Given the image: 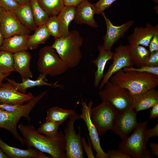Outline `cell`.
<instances>
[{
    "mask_svg": "<svg viewBox=\"0 0 158 158\" xmlns=\"http://www.w3.org/2000/svg\"><path fill=\"white\" fill-rule=\"evenodd\" d=\"M17 126L28 148L33 147L49 154L51 158H67L64 149V135L59 139H52L40 134L32 125L21 123Z\"/></svg>",
    "mask_w": 158,
    "mask_h": 158,
    "instance_id": "cell-1",
    "label": "cell"
},
{
    "mask_svg": "<svg viewBox=\"0 0 158 158\" xmlns=\"http://www.w3.org/2000/svg\"><path fill=\"white\" fill-rule=\"evenodd\" d=\"M110 79L116 86L127 89L131 95L155 88L158 85V75L147 72L125 71L122 69L116 73Z\"/></svg>",
    "mask_w": 158,
    "mask_h": 158,
    "instance_id": "cell-2",
    "label": "cell"
},
{
    "mask_svg": "<svg viewBox=\"0 0 158 158\" xmlns=\"http://www.w3.org/2000/svg\"><path fill=\"white\" fill-rule=\"evenodd\" d=\"M83 39L75 30L70 31L66 37L55 39L51 47L66 63L68 68L76 67L80 63L82 55L80 48Z\"/></svg>",
    "mask_w": 158,
    "mask_h": 158,
    "instance_id": "cell-3",
    "label": "cell"
},
{
    "mask_svg": "<svg viewBox=\"0 0 158 158\" xmlns=\"http://www.w3.org/2000/svg\"><path fill=\"white\" fill-rule=\"evenodd\" d=\"M48 90L43 92L34 97L26 103L25 107L19 110L8 111L0 109V128L11 133L22 145L25 144L23 138L19 134L17 130V124L22 117L30 121V114L38 102L48 92Z\"/></svg>",
    "mask_w": 158,
    "mask_h": 158,
    "instance_id": "cell-4",
    "label": "cell"
},
{
    "mask_svg": "<svg viewBox=\"0 0 158 158\" xmlns=\"http://www.w3.org/2000/svg\"><path fill=\"white\" fill-rule=\"evenodd\" d=\"M147 121L138 123L132 134L122 140L119 149L132 158H150L152 156L146 147L144 134L147 128Z\"/></svg>",
    "mask_w": 158,
    "mask_h": 158,
    "instance_id": "cell-5",
    "label": "cell"
},
{
    "mask_svg": "<svg viewBox=\"0 0 158 158\" xmlns=\"http://www.w3.org/2000/svg\"><path fill=\"white\" fill-rule=\"evenodd\" d=\"M39 54L37 66L40 73L54 77L63 73L68 69L51 46L47 45L42 47Z\"/></svg>",
    "mask_w": 158,
    "mask_h": 158,
    "instance_id": "cell-6",
    "label": "cell"
},
{
    "mask_svg": "<svg viewBox=\"0 0 158 158\" xmlns=\"http://www.w3.org/2000/svg\"><path fill=\"white\" fill-rule=\"evenodd\" d=\"M99 95L102 101L108 103L119 113L131 107V97L126 89L108 81L100 90Z\"/></svg>",
    "mask_w": 158,
    "mask_h": 158,
    "instance_id": "cell-7",
    "label": "cell"
},
{
    "mask_svg": "<svg viewBox=\"0 0 158 158\" xmlns=\"http://www.w3.org/2000/svg\"><path fill=\"white\" fill-rule=\"evenodd\" d=\"M69 120L64 132V149L67 158H83V147L80 127L77 133L74 125L75 121L80 119V115L75 113L69 118Z\"/></svg>",
    "mask_w": 158,
    "mask_h": 158,
    "instance_id": "cell-8",
    "label": "cell"
},
{
    "mask_svg": "<svg viewBox=\"0 0 158 158\" xmlns=\"http://www.w3.org/2000/svg\"><path fill=\"white\" fill-rule=\"evenodd\" d=\"M118 112L110 104L104 102L91 108L90 114L92 121L99 136L111 130Z\"/></svg>",
    "mask_w": 158,
    "mask_h": 158,
    "instance_id": "cell-9",
    "label": "cell"
},
{
    "mask_svg": "<svg viewBox=\"0 0 158 158\" xmlns=\"http://www.w3.org/2000/svg\"><path fill=\"white\" fill-rule=\"evenodd\" d=\"M113 61L104 75L99 86L102 89L109 81L111 77L119 70L126 67L133 66L129 52L128 45H119L115 49L112 59Z\"/></svg>",
    "mask_w": 158,
    "mask_h": 158,
    "instance_id": "cell-10",
    "label": "cell"
},
{
    "mask_svg": "<svg viewBox=\"0 0 158 158\" xmlns=\"http://www.w3.org/2000/svg\"><path fill=\"white\" fill-rule=\"evenodd\" d=\"M81 103L82 107L81 114L80 115V119L83 120L86 124L89 132L90 139L96 153L95 157L108 158L107 154L104 151L101 146L99 136L92 120L90 110L93 102L91 101H90L87 105L86 100L84 101L82 99Z\"/></svg>",
    "mask_w": 158,
    "mask_h": 158,
    "instance_id": "cell-11",
    "label": "cell"
},
{
    "mask_svg": "<svg viewBox=\"0 0 158 158\" xmlns=\"http://www.w3.org/2000/svg\"><path fill=\"white\" fill-rule=\"evenodd\" d=\"M0 29L4 38L17 34L29 35L31 32L23 25L14 12L3 10L0 13Z\"/></svg>",
    "mask_w": 158,
    "mask_h": 158,
    "instance_id": "cell-12",
    "label": "cell"
},
{
    "mask_svg": "<svg viewBox=\"0 0 158 158\" xmlns=\"http://www.w3.org/2000/svg\"><path fill=\"white\" fill-rule=\"evenodd\" d=\"M137 113L132 107L126 110L118 113L111 130L122 140L128 137L137 126L138 123Z\"/></svg>",
    "mask_w": 158,
    "mask_h": 158,
    "instance_id": "cell-13",
    "label": "cell"
},
{
    "mask_svg": "<svg viewBox=\"0 0 158 158\" xmlns=\"http://www.w3.org/2000/svg\"><path fill=\"white\" fill-rule=\"evenodd\" d=\"M101 14L104 19L107 28L106 34L103 37L102 46L106 50L110 51L114 45L123 36L125 33L133 25L134 22L133 20H130L120 25H115L106 16L104 11Z\"/></svg>",
    "mask_w": 158,
    "mask_h": 158,
    "instance_id": "cell-14",
    "label": "cell"
},
{
    "mask_svg": "<svg viewBox=\"0 0 158 158\" xmlns=\"http://www.w3.org/2000/svg\"><path fill=\"white\" fill-rule=\"evenodd\" d=\"M30 92L24 93L17 90L9 82L0 87V102L12 105H23L34 97Z\"/></svg>",
    "mask_w": 158,
    "mask_h": 158,
    "instance_id": "cell-15",
    "label": "cell"
},
{
    "mask_svg": "<svg viewBox=\"0 0 158 158\" xmlns=\"http://www.w3.org/2000/svg\"><path fill=\"white\" fill-rule=\"evenodd\" d=\"M158 30V25L153 26L147 23L145 26H136L132 33L127 39L130 45H139L148 47L155 31Z\"/></svg>",
    "mask_w": 158,
    "mask_h": 158,
    "instance_id": "cell-16",
    "label": "cell"
},
{
    "mask_svg": "<svg viewBox=\"0 0 158 158\" xmlns=\"http://www.w3.org/2000/svg\"><path fill=\"white\" fill-rule=\"evenodd\" d=\"M95 14V4L88 1H84L76 6L74 20L78 24H85L92 27L97 28L98 25L94 18Z\"/></svg>",
    "mask_w": 158,
    "mask_h": 158,
    "instance_id": "cell-17",
    "label": "cell"
},
{
    "mask_svg": "<svg viewBox=\"0 0 158 158\" xmlns=\"http://www.w3.org/2000/svg\"><path fill=\"white\" fill-rule=\"evenodd\" d=\"M131 107L137 112L152 107L158 103V91L153 88L142 93L131 95Z\"/></svg>",
    "mask_w": 158,
    "mask_h": 158,
    "instance_id": "cell-18",
    "label": "cell"
},
{
    "mask_svg": "<svg viewBox=\"0 0 158 158\" xmlns=\"http://www.w3.org/2000/svg\"><path fill=\"white\" fill-rule=\"evenodd\" d=\"M0 148L8 158H51L35 148L23 150L12 147L3 141L0 138Z\"/></svg>",
    "mask_w": 158,
    "mask_h": 158,
    "instance_id": "cell-19",
    "label": "cell"
},
{
    "mask_svg": "<svg viewBox=\"0 0 158 158\" xmlns=\"http://www.w3.org/2000/svg\"><path fill=\"white\" fill-rule=\"evenodd\" d=\"M14 71L20 75L22 80L32 78L33 74L30 68L32 55L27 51H20L13 54Z\"/></svg>",
    "mask_w": 158,
    "mask_h": 158,
    "instance_id": "cell-20",
    "label": "cell"
},
{
    "mask_svg": "<svg viewBox=\"0 0 158 158\" xmlns=\"http://www.w3.org/2000/svg\"><path fill=\"white\" fill-rule=\"evenodd\" d=\"M46 75L40 73L36 80H32L27 78L22 80V82L19 83L15 80L6 78L7 82L10 83L18 91L24 93H26L28 89L35 87L47 86L53 87H59L63 88V86L56 83H50L46 81Z\"/></svg>",
    "mask_w": 158,
    "mask_h": 158,
    "instance_id": "cell-21",
    "label": "cell"
},
{
    "mask_svg": "<svg viewBox=\"0 0 158 158\" xmlns=\"http://www.w3.org/2000/svg\"><path fill=\"white\" fill-rule=\"evenodd\" d=\"M97 48L99 52V55L95 59L92 61L97 67V69L94 72V85L95 88L98 87L103 78L104 70L107 62L112 59L114 54L113 52L111 50H106L102 45H98Z\"/></svg>",
    "mask_w": 158,
    "mask_h": 158,
    "instance_id": "cell-22",
    "label": "cell"
},
{
    "mask_svg": "<svg viewBox=\"0 0 158 158\" xmlns=\"http://www.w3.org/2000/svg\"><path fill=\"white\" fill-rule=\"evenodd\" d=\"M29 35L17 34L5 38L1 50L12 54L27 51V41Z\"/></svg>",
    "mask_w": 158,
    "mask_h": 158,
    "instance_id": "cell-23",
    "label": "cell"
},
{
    "mask_svg": "<svg viewBox=\"0 0 158 158\" xmlns=\"http://www.w3.org/2000/svg\"><path fill=\"white\" fill-rule=\"evenodd\" d=\"M75 8L76 6H65L57 15L61 37H66L69 34V25L74 19Z\"/></svg>",
    "mask_w": 158,
    "mask_h": 158,
    "instance_id": "cell-24",
    "label": "cell"
},
{
    "mask_svg": "<svg viewBox=\"0 0 158 158\" xmlns=\"http://www.w3.org/2000/svg\"><path fill=\"white\" fill-rule=\"evenodd\" d=\"M14 13L21 23L31 31H35L38 27L33 17L30 3L21 5Z\"/></svg>",
    "mask_w": 158,
    "mask_h": 158,
    "instance_id": "cell-25",
    "label": "cell"
},
{
    "mask_svg": "<svg viewBox=\"0 0 158 158\" xmlns=\"http://www.w3.org/2000/svg\"><path fill=\"white\" fill-rule=\"evenodd\" d=\"M129 52L133 64L137 67L145 66L150 54L149 50L144 46L139 45H128Z\"/></svg>",
    "mask_w": 158,
    "mask_h": 158,
    "instance_id": "cell-26",
    "label": "cell"
},
{
    "mask_svg": "<svg viewBox=\"0 0 158 158\" xmlns=\"http://www.w3.org/2000/svg\"><path fill=\"white\" fill-rule=\"evenodd\" d=\"M34 32L29 35L28 39V47L30 50L35 49L39 45L44 44L51 35L45 25L38 27Z\"/></svg>",
    "mask_w": 158,
    "mask_h": 158,
    "instance_id": "cell-27",
    "label": "cell"
},
{
    "mask_svg": "<svg viewBox=\"0 0 158 158\" xmlns=\"http://www.w3.org/2000/svg\"><path fill=\"white\" fill-rule=\"evenodd\" d=\"M63 123L50 121L45 120L36 131L39 133L44 134L49 138L58 139L64 135L62 131L58 132L60 126Z\"/></svg>",
    "mask_w": 158,
    "mask_h": 158,
    "instance_id": "cell-28",
    "label": "cell"
},
{
    "mask_svg": "<svg viewBox=\"0 0 158 158\" xmlns=\"http://www.w3.org/2000/svg\"><path fill=\"white\" fill-rule=\"evenodd\" d=\"M75 113L73 110L65 109L58 107H54L47 110L46 120L63 123L70 116Z\"/></svg>",
    "mask_w": 158,
    "mask_h": 158,
    "instance_id": "cell-29",
    "label": "cell"
},
{
    "mask_svg": "<svg viewBox=\"0 0 158 158\" xmlns=\"http://www.w3.org/2000/svg\"><path fill=\"white\" fill-rule=\"evenodd\" d=\"M37 1L49 16L57 15L65 6L64 0H37Z\"/></svg>",
    "mask_w": 158,
    "mask_h": 158,
    "instance_id": "cell-30",
    "label": "cell"
},
{
    "mask_svg": "<svg viewBox=\"0 0 158 158\" xmlns=\"http://www.w3.org/2000/svg\"><path fill=\"white\" fill-rule=\"evenodd\" d=\"M30 4L37 26L45 25L50 16L40 6L37 0H31Z\"/></svg>",
    "mask_w": 158,
    "mask_h": 158,
    "instance_id": "cell-31",
    "label": "cell"
},
{
    "mask_svg": "<svg viewBox=\"0 0 158 158\" xmlns=\"http://www.w3.org/2000/svg\"><path fill=\"white\" fill-rule=\"evenodd\" d=\"M13 54L0 50V71L4 73H11L14 71Z\"/></svg>",
    "mask_w": 158,
    "mask_h": 158,
    "instance_id": "cell-32",
    "label": "cell"
},
{
    "mask_svg": "<svg viewBox=\"0 0 158 158\" xmlns=\"http://www.w3.org/2000/svg\"><path fill=\"white\" fill-rule=\"evenodd\" d=\"M45 25L51 35L55 39L61 37L59 31V26L57 15L50 16Z\"/></svg>",
    "mask_w": 158,
    "mask_h": 158,
    "instance_id": "cell-33",
    "label": "cell"
},
{
    "mask_svg": "<svg viewBox=\"0 0 158 158\" xmlns=\"http://www.w3.org/2000/svg\"><path fill=\"white\" fill-rule=\"evenodd\" d=\"M123 70L125 71H134L140 72H147L158 75V66H144L136 68L131 66L124 68Z\"/></svg>",
    "mask_w": 158,
    "mask_h": 158,
    "instance_id": "cell-34",
    "label": "cell"
},
{
    "mask_svg": "<svg viewBox=\"0 0 158 158\" xmlns=\"http://www.w3.org/2000/svg\"><path fill=\"white\" fill-rule=\"evenodd\" d=\"M20 5L14 0H0V6L6 11L14 12Z\"/></svg>",
    "mask_w": 158,
    "mask_h": 158,
    "instance_id": "cell-35",
    "label": "cell"
},
{
    "mask_svg": "<svg viewBox=\"0 0 158 158\" xmlns=\"http://www.w3.org/2000/svg\"><path fill=\"white\" fill-rule=\"evenodd\" d=\"M117 0H99L95 4V14H99L111 6V5Z\"/></svg>",
    "mask_w": 158,
    "mask_h": 158,
    "instance_id": "cell-36",
    "label": "cell"
},
{
    "mask_svg": "<svg viewBox=\"0 0 158 158\" xmlns=\"http://www.w3.org/2000/svg\"><path fill=\"white\" fill-rule=\"evenodd\" d=\"M108 158H131L130 156L120 149L109 150L107 152Z\"/></svg>",
    "mask_w": 158,
    "mask_h": 158,
    "instance_id": "cell-37",
    "label": "cell"
},
{
    "mask_svg": "<svg viewBox=\"0 0 158 158\" xmlns=\"http://www.w3.org/2000/svg\"><path fill=\"white\" fill-rule=\"evenodd\" d=\"M144 136L145 140L147 142L150 138L158 136V123L152 128L149 129H146L144 132Z\"/></svg>",
    "mask_w": 158,
    "mask_h": 158,
    "instance_id": "cell-38",
    "label": "cell"
},
{
    "mask_svg": "<svg viewBox=\"0 0 158 158\" xmlns=\"http://www.w3.org/2000/svg\"><path fill=\"white\" fill-rule=\"evenodd\" d=\"M145 66H158V51L150 53L147 60Z\"/></svg>",
    "mask_w": 158,
    "mask_h": 158,
    "instance_id": "cell-39",
    "label": "cell"
},
{
    "mask_svg": "<svg viewBox=\"0 0 158 158\" xmlns=\"http://www.w3.org/2000/svg\"><path fill=\"white\" fill-rule=\"evenodd\" d=\"M148 47L150 53L158 51V30L154 33Z\"/></svg>",
    "mask_w": 158,
    "mask_h": 158,
    "instance_id": "cell-40",
    "label": "cell"
},
{
    "mask_svg": "<svg viewBox=\"0 0 158 158\" xmlns=\"http://www.w3.org/2000/svg\"><path fill=\"white\" fill-rule=\"evenodd\" d=\"M26 105V104L23 105H12L0 103V109L8 111H14L23 109Z\"/></svg>",
    "mask_w": 158,
    "mask_h": 158,
    "instance_id": "cell-41",
    "label": "cell"
},
{
    "mask_svg": "<svg viewBox=\"0 0 158 158\" xmlns=\"http://www.w3.org/2000/svg\"><path fill=\"white\" fill-rule=\"evenodd\" d=\"M88 139L89 142L88 144L85 141L84 138H82V143L83 148H84L88 158H95L92 150V143L89 138H88Z\"/></svg>",
    "mask_w": 158,
    "mask_h": 158,
    "instance_id": "cell-42",
    "label": "cell"
},
{
    "mask_svg": "<svg viewBox=\"0 0 158 158\" xmlns=\"http://www.w3.org/2000/svg\"><path fill=\"white\" fill-rule=\"evenodd\" d=\"M89 0H64L65 6H76L84 1H88Z\"/></svg>",
    "mask_w": 158,
    "mask_h": 158,
    "instance_id": "cell-43",
    "label": "cell"
},
{
    "mask_svg": "<svg viewBox=\"0 0 158 158\" xmlns=\"http://www.w3.org/2000/svg\"><path fill=\"white\" fill-rule=\"evenodd\" d=\"M152 107L150 111V117L154 118L158 117V103H156Z\"/></svg>",
    "mask_w": 158,
    "mask_h": 158,
    "instance_id": "cell-44",
    "label": "cell"
},
{
    "mask_svg": "<svg viewBox=\"0 0 158 158\" xmlns=\"http://www.w3.org/2000/svg\"><path fill=\"white\" fill-rule=\"evenodd\" d=\"M150 147L151 148V154L156 155L158 157V144L156 143H151L150 144Z\"/></svg>",
    "mask_w": 158,
    "mask_h": 158,
    "instance_id": "cell-45",
    "label": "cell"
},
{
    "mask_svg": "<svg viewBox=\"0 0 158 158\" xmlns=\"http://www.w3.org/2000/svg\"><path fill=\"white\" fill-rule=\"evenodd\" d=\"M10 74L11 73H4L0 71V87L2 85L4 80L6 79Z\"/></svg>",
    "mask_w": 158,
    "mask_h": 158,
    "instance_id": "cell-46",
    "label": "cell"
},
{
    "mask_svg": "<svg viewBox=\"0 0 158 158\" xmlns=\"http://www.w3.org/2000/svg\"><path fill=\"white\" fill-rule=\"evenodd\" d=\"M21 5L30 3L31 0H14Z\"/></svg>",
    "mask_w": 158,
    "mask_h": 158,
    "instance_id": "cell-47",
    "label": "cell"
},
{
    "mask_svg": "<svg viewBox=\"0 0 158 158\" xmlns=\"http://www.w3.org/2000/svg\"><path fill=\"white\" fill-rule=\"evenodd\" d=\"M4 39L0 29V50Z\"/></svg>",
    "mask_w": 158,
    "mask_h": 158,
    "instance_id": "cell-48",
    "label": "cell"
},
{
    "mask_svg": "<svg viewBox=\"0 0 158 158\" xmlns=\"http://www.w3.org/2000/svg\"><path fill=\"white\" fill-rule=\"evenodd\" d=\"M7 156L4 153L0 148V158H8Z\"/></svg>",
    "mask_w": 158,
    "mask_h": 158,
    "instance_id": "cell-49",
    "label": "cell"
},
{
    "mask_svg": "<svg viewBox=\"0 0 158 158\" xmlns=\"http://www.w3.org/2000/svg\"><path fill=\"white\" fill-rule=\"evenodd\" d=\"M154 2L158 4V0H152Z\"/></svg>",
    "mask_w": 158,
    "mask_h": 158,
    "instance_id": "cell-50",
    "label": "cell"
},
{
    "mask_svg": "<svg viewBox=\"0 0 158 158\" xmlns=\"http://www.w3.org/2000/svg\"><path fill=\"white\" fill-rule=\"evenodd\" d=\"M2 10L3 9L1 8L0 6V13Z\"/></svg>",
    "mask_w": 158,
    "mask_h": 158,
    "instance_id": "cell-51",
    "label": "cell"
}]
</instances>
